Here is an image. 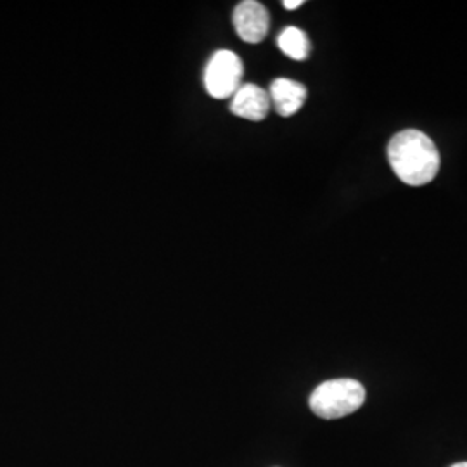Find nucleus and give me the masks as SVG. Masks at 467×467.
<instances>
[{"mask_svg": "<svg viewBox=\"0 0 467 467\" xmlns=\"http://www.w3.org/2000/svg\"><path fill=\"white\" fill-rule=\"evenodd\" d=\"M388 160L403 184H430L440 170V152L433 140L419 130H403L389 140Z\"/></svg>", "mask_w": 467, "mask_h": 467, "instance_id": "f257e3e1", "label": "nucleus"}, {"mask_svg": "<svg viewBox=\"0 0 467 467\" xmlns=\"http://www.w3.org/2000/svg\"><path fill=\"white\" fill-rule=\"evenodd\" d=\"M270 102L274 104L275 111L281 117L287 118L293 117L295 113H298L301 106L305 104L306 99V87L289 80V78H277L270 85Z\"/></svg>", "mask_w": 467, "mask_h": 467, "instance_id": "423d86ee", "label": "nucleus"}, {"mask_svg": "<svg viewBox=\"0 0 467 467\" xmlns=\"http://www.w3.org/2000/svg\"><path fill=\"white\" fill-rule=\"evenodd\" d=\"M244 67L233 50L215 52L204 69L206 92L215 99H229L241 88Z\"/></svg>", "mask_w": 467, "mask_h": 467, "instance_id": "7ed1b4c3", "label": "nucleus"}, {"mask_svg": "<svg viewBox=\"0 0 467 467\" xmlns=\"http://www.w3.org/2000/svg\"><path fill=\"white\" fill-rule=\"evenodd\" d=\"M451 467H467V462H459V464H453Z\"/></svg>", "mask_w": 467, "mask_h": 467, "instance_id": "1a4fd4ad", "label": "nucleus"}, {"mask_svg": "<svg viewBox=\"0 0 467 467\" xmlns=\"http://www.w3.org/2000/svg\"><path fill=\"white\" fill-rule=\"evenodd\" d=\"M270 96L258 85H241V88L233 96L231 111L235 117L244 118L250 121L265 119L270 111Z\"/></svg>", "mask_w": 467, "mask_h": 467, "instance_id": "39448f33", "label": "nucleus"}, {"mask_svg": "<svg viewBox=\"0 0 467 467\" xmlns=\"http://www.w3.org/2000/svg\"><path fill=\"white\" fill-rule=\"evenodd\" d=\"M283 5L287 11H295V9H298L300 5H303V0H285Z\"/></svg>", "mask_w": 467, "mask_h": 467, "instance_id": "6e6552de", "label": "nucleus"}, {"mask_svg": "<svg viewBox=\"0 0 467 467\" xmlns=\"http://www.w3.org/2000/svg\"><path fill=\"white\" fill-rule=\"evenodd\" d=\"M366 401L364 386L355 379H331L318 384L310 395V409L318 418L341 419L357 412Z\"/></svg>", "mask_w": 467, "mask_h": 467, "instance_id": "f03ea898", "label": "nucleus"}, {"mask_svg": "<svg viewBox=\"0 0 467 467\" xmlns=\"http://www.w3.org/2000/svg\"><path fill=\"white\" fill-rule=\"evenodd\" d=\"M277 44H279V49L295 61H305L312 50L308 36L296 26H289L283 30L277 38Z\"/></svg>", "mask_w": 467, "mask_h": 467, "instance_id": "0eeeda50", "label": "nucleus"}, {"mask_svg": "<svg viewBox=\"0 0 467 467\" xmlns=\"http://www.w3.org/2000/svg\"><path fill=\"white\" fill-rule=\"evenodd\" d=\"M234 28L241 40L248 44L262 42L270 28L267 7L254 0H244L234 9Z\"/></svg>", "mask_w": 467, "mask_h": 467, "instance_id": "20e7f679", "label": "nucleus"}]
</instances>
